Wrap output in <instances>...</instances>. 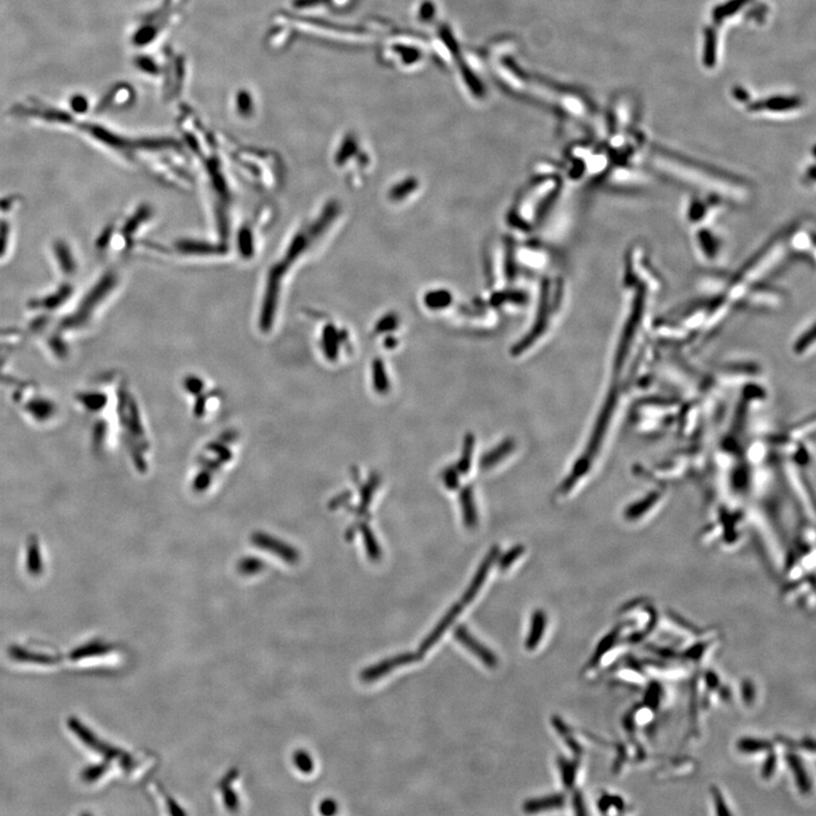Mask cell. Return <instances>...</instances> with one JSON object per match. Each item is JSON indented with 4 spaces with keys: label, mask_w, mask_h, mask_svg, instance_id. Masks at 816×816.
Returning <instances> with one entry per match:
<instances>
[{
    "label": "cell",
    "mask_w": 816,
    "mask_h": 816,
    "mask_svg": "<svg viewBox=\"0 0 816 816\" xmlns=\"http://www.w3.org/2000/svg\"><path fill=\"white\" fill-rule=\"evenodd\" d=\"M339 209L338 204L328 202L319 211L302 221L270 264L264 277L258 310V325L263 333H269L275 327L289 281L303 262L313 256L327 238L338 219Z\"/></svg>",
    "instance_id": "obj_1"
},
{
    "label": "cell",
    "mask_w": 816,
    "mask_h": 816,
    "mask_svg": "<svg viewBox=\"0 0 816 816\" xmlns=\"http://www.w3.org/2000/svg\"><path fill=\"white\" fill-rule=\"evenodd\" d=\"M566 804V796L563 794L550 795L540 800H528L524 804V811L528 813L549 811L553 808H560Z\"/></svg>",
    "instance_id": "obj_10"
},
{
    "label": "cell",
    "mask_w": 816,
    "mask_h": 816,
    "mask_svg": "<svg viewBox=\"0 0 816 816\" xmlns=\"http://www.w3.org/2000/svg\"><path fill=\"white\" fill-rule=\"evenodd\" d=\"M573 806H574L575 812H576V814L588 813V811H586L585 802H584V798H583V795L580 792H574V797H573Z\"/></svg>",
    "instance_id": "obj_26"
},
{
    "label": "cell",
    "mask_w": 816,
    "mask_h": 816,
    "mask_svg": "<svg viewBox=\"0 0 816 816\" xmlns=\"http://www.w3.org/2000/svg\"><path fill=\"white\" fill-rule=\"evenodd\" d=\"M712 797H713V802H715V813L720 814V815L731 814V812L728 810L727 802H725L722 792H720V789L717 788V787L712 788Z\"/></svg>",
    "instance_id": "obj_20"
},
{
    "label": "cell",
    "mask_w": 816,
    "mask_h": 816,
    "mask_svg": "<svg viewBox=\"0 0 816 816\" xmlns=\"http://www.w3.org/2000/svg\"><path fill=\"white\" fill-rule=\"evenodd\" d=\"M558 767L563 786L566 787L567 789L574 788L578 767H580L578 760H568L560 756L558 759Z\"/></svg>",
    "instance_id": "obj_13"
},
{
    "label": "cell",
    "mask_w": 816,
    "mask_h": 816,
    "mask_svg": "<svg viewBox=\"0 0 816 816\" xmlns=\"http://www.w3.org/2000/svg\"><path fill=\"white\" fill-rule=\"evenodd\" d=\"M625 806L626 804L623 798L609 794L603 795L598 802V808L601 810L602 813H611V810L616 813H620L624 812Z\"/></svg>",
    "instance_id": "obj_15"
},
{
    "label": "cell",
    "mask_w": 816,
    "mask_h": 816,
    "mask_svg": "<svg viewBox=\"0 0 816 816\" xmlns=\"http://www.w3.org/2000/svg\"><path fill=\"white\" fill-rule=\"evenodd\" d=\"M497 555L498 550L493 549L491 553L488 555L487 558L484 559L481 566H480L478 572H476L475 576L473 578L470 585L468 586V591L465 592L462 600H460V603H462L464 607L465 605H468V603H470V602L474 600V598H475L476 594L478 593V591H480V588H481V586L483 585L484 582L487 580L488 573H489L490 568H491L492 565L495 563Z\"/></svg>",
    "instance_id": "obj_8"
},
{
    "label": "cell",
    "mask_w": 816,
    "mask_h": 816,
    "mask_svg": "<svg viewBox=\"0 0 816 816\" xmlns=\"http://www.w3.org/2000/svg\"><path fill=\"white\" fill-rule=\"evenodd\" d=\"M463 609H464V605H463L460 602L453 605V607L449 609L448 613H445L443 619L438 623L437 626L435 627V630H432L429 636L420 643L418 652H420L422 655H424L426 652L431 649L432 646H435V644L438 643V640L448 630L449 627L453 624V621L456 620L457 617H458L459 613H462Z\"/></svg>",
    "instance_id": "obj_7"
},
{
    "label": "cell",
    "mask_w": 816,
    "mask_h": 816,
    "mask_svg": "<svg viewBox=\"0 0 816 816\" xmlns=\"http://www.w3.org/2000/svg\"><path fill=\"white\" fill-rule=\"evenodd\" d=\"M374 370H376V385H377L378 389H381L380 391H385L386 387L388 386V382L387 380H386L385 371H383L381 364L377 363Z\"/></svg>",
    "instance_id": "obj_24"
},
{
    "label": "cell",
    "mask_w": 816,
    "mask_h": 816,
    "mask_svg": "<svg viewBox=\"0 0 816 816\" xmlns=\"http://www.w3.org/2000/svg\"><path fill=\"white\" fill-rule=\"evenodd\" d=\"M692 244L700 261L715 266L725 253V238L713 225L692 229Z\"/></svg>",
    "instance_id": "obj_4"
},
{
    "label": "cell",
    "mask_w": 816,
    "mask_h": 816,
    "mask_svg": "<svg viewBox=\"0 0 816 816\" xmlns=\"http://www.w3.org/2000/svg\"><path fill=\"white\" fill-rule=\"evenodd\" d=\"M320 811H321L322 814H326V815L335 814L336 812H337V804L331 800H325V802H322L321 806H320Z\"/></svg>",
    "instance_id": "obj_27"
},
{
    "label": "cell",
    "mask_w": 816,
    "mask_h": 816,
    "mask_svg": "<svg viewBox=\"0 0 816 816\" xmlns=\"http://www.w3.org/2000/svg\"><path fill=\"white\" fill-rule=\"evenodd\" d=\"M294 763L301 772L311 773L313 771V761L306 750H297L294 755Z\"/></svg>",
    "instance_id": "obj_19"
},
{
    "label": "cell",
    "mask_w": 816,
    "mask_h": 816,
    "mask_svg": "<svg viewBox=\"0 0 816 816\" xmlns=\"http://www.w3.org/2000/svg\"><path fill=\"white\" fill-rule=\"evenodd\" d=\"M740 692H742V701L746 704H752L755 700V686L753 682L750 680H744L740 686Z\"/></svg>",
    "instance_id": "obj_22"
},
{
    "label": "cell",
    "mask_w": 816,
    "mask_h": 816,
    "mask_svg": "<svg viewBox=\"0 0 816 816\" xmlns=\"http://www.w3.org/2000/svg\"><path fill=\"white\" fill-rule=\"evenodd\" d=\"M737 748L746 755H756V754L769 753L772 750L773 745L765 740L744 737L737 742Z\"/></svg>",
    "instance_id": "obj_12"
},
{
    "label": "cell",
    "mask_w": 816,
    "mask_h": 816,
    "mask_svg": "<svg viewBox=\"0 0 816 816\" xmlns=\"http://www.w3.org/2000/svg\"><path fill=\"white\" fill-rule=\"evenodd\" d=\"M422 654L420 652L418 653H413V652H407V653L399 654L396 657L391 658V659L385 660L378 665L368 667V669L361 673V679L363 682H376L379 678L385 677L388 673H391L393 669L398 668L401 665H410V663H416L422 659Z\"/></svg>",
    "instance_id": "obj_5"
},
{
    "label": "cell",
    "mask_w": 816,
    "mask_h": 816,
    "mask_svg": "<svg viewBox=\"0 0 816 816\" xmlns=\"http://www.w3.org/2000/svg\"><path fill=\"white\" fill-rule=\"evenodd\" d=\"M646 153L654 171L688 187L690 192L717 196L730 206H745L753 198V185L744 177L661 146H653Z\"/></svg>",
    "instance_id": "obj_2"
},
{
    "label": "cell",
    "mask_w": 816,
    "mask_h": 816,
    "mask_svg": "<svg viewBox=\"0 0 816 816\" xmlns=\"http://www.w3.org/2000/svg\"><path fill=\"white\" fill-rule=\"evenodd\" d=\"M522 553L523 548L516 547L514 548V549L511 550V551H509L507 555H503V558H501L500 563H499V567H500L501 570H505V569L510 567L511 563H514L515 559L518 558V557H520Z\"/></svg>",
    "instance_id": "obj_23"
},
{
    "label": "cell",
    "mask_w": 816,
    "mask_h": 816,
    "mask_svg": "<svg viewBox=\"0 0 816 816\" xmlns=\"http://www.w3.org/2000/svg\"><path fill=\"white\" fill-rule=\"evenodd\" d=\"M545 627H547V615L541 610L535 611L530 619V633L525 642L526 649L534 650L539 645L543 633L545 632Z\"/></svg>",
    "instance_id": "obj_11"
},
{
    "label": "cell",
    "mask_w": 816,
    "mask_h": 816,
    "mask_svg": "<svg viewBox=\"0 0 816 816\" xmlns=\"http://www.w3.org/2000/svg\"><path fill=\"white\" fill-rule=\"evenodd\" d=\"M728 206H730L727 202L717 196L692 192L682 210L685 223L690 229L713 225Z\"/></svg>",
    "instance_id": "obj_3"
},
{
    "label": "cell",
    "mask_w": 816,
    "mask_h": 816,
    "mask_svg": "<svg viewBox=\"0 0 816 816\" xmlns=\"http://www.w3.org/2000/svg\"><path fill=\"white\" fill-rule=\"evenodd\" d=\"M510 443H508V445L505 443V445H501L500 448L495 449L493 453H490V455H488L487 457H484V468H490V466H492V465L495 464V463L497 462L498 459L500 460L503 457L506 456L507 451H509V448H510Z\"/></svg>",
    "instance_id": "obj_21"
},
{
    "label": "cell",
    "mask_w": 816,
    "mask_h": 816,
    "mask_svg": "<svg viewBox=\"0 0 816 816\" xmlns=\"http://www.w3.org/2000/svg\"><path fill=\"white\" fill-rule=\"evenodd\" d=\"M645 705L651 710L659 709L663 702V690L658 684H652L645 694Z\"/></svg>",
    "instance_id": "obj_16"
},
{
    "label": "cell",
    "mask_w": 816,
    "mask_h": 816,
    "mask_svg": "<svg viewBox=\"0 0 816 816\" xmlns=\"http://www.w3.org/2000/svg\"><path fill=\"white\" fill-rule=\"evenodd\" d=\"M786 761L789 767L792 769L795 782L797 785L798 789L802 794H808L812 789L811 778L808 775L807 770L802 763V759L796 754L789 753L787 754Z\"/></svg>",
    "instance_id": "obj_9"
},
{
    "label": "cell",
    "mask_w": 816,
    "mask_h": 816,
    "mask_svg": "<svg viewBox=\"0 0 816 816\" xmlns=\"http://www.w3.org/2000/svg\"><path fill=\"white\" fill-rule=\"evenodd\" d=\"M453 636L458 640L459 643L464 645L468 651L472 652L476 658L481 660L484 665L489 667V668H495L498 665V659L493 652L490 651L488 648L480 643L470 633L468 632V628L464 625H459L453 630Z\"/></svg>",
    "instance_id": "obj_6"
},
{
    "label": "cell",
    "mask_w": 816,
    "mask_h": 816,
    "mask_svg": "<svg viewBox=\"0 0 816 816\" xmlns=\"http://www.w3.org/2000/svg\"><path fill=\"white\" fill-rule=\"evenodd\" d=\"M463 507H464L465 522L468 526L474 525L476 522L475 507L473 505L472 492L470 489L464 491L462 495Z\"/></svg>",
    "instance_id": "obj_17"
},
{
    "label": "cell",
    "mask_w": 816,
    "mask_h": 816,
    "mask_svg": "<svg viewBox=\"0 0 816 816\" xmlns=\"http://www.w3.org/2000/svg\"><path fill=\"white\" fill-rule=\"evenodd\" d=\"M553 725L555 730L558 731V734L565 740L567 746L570 748V750L575 754V756L578 757V756L582 755L583 747L578 744V740H575L573 735H570V730H569L566 723L563 722L560 717H553Z\"/></svg>",
    "instance_id": "obj_14"
},
{
    "label": "cell",
    "mask_w": 816,
    "mask_h": 816,
    "mask_svg": "<svg viewBox=\"0 0 816 816\" xmlns=\"http://www.w3.org/2000/svg\"><path fill=\"white\" fill-rule=\"evenodd\" d=\"M223 800H225L226 805L228 806L229 810L234 811L236 810L238 802H237V796L234 792H231L229 788H223Z\"/></svg>",
    "instance_id": "obj_25"
},
{
    "label": "cell",
    "mask_w": 816,
    "mask_h": 816,
    "mask_svg": "<svg viewBox=\"0 0 816 816\" xmlns=\"http://www.w3.org/2000/svg\"><path fill=\"white\" fill-rule=\"evenodd\" d=\"M777 769H778V755L775 753V748H772L770 750L769 755L764 762L763 767H762V777L764 779L772 778L777 772Z\"/></svg>",
    "instance_id": "obj_18"
}]
</instances>
